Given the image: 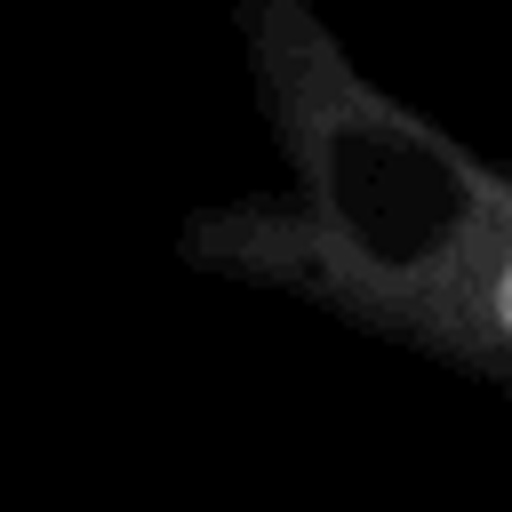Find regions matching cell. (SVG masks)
I'll use <instances>...</instances> for the list:
<instances>
[{
    "label": "cell",
    "instance_id": "obj_1",
    "mask_svg": "<svg viewBox=\"0 0 512 512\" xmlns=\"http://www.w3.org/2000/svg\"><path fill=\"white\" fill-rule=\"evenodd\" d=\"M256 72L288 184L208 224L216 264L512 416V144L376 88L304 0L256 8Z\"/></svg>",
    "mask_w": 512,
    "mask_h": 512
}]
</instances>
